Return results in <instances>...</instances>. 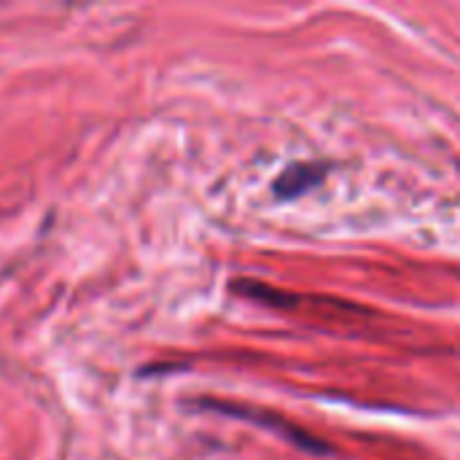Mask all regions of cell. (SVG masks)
<instances>
[{
    "label": "cell",
    "instance_id": "cell-2",
    "mask_svg": "<svg viewBox=\"0 0 460 460\" xmlns=\"http://www.w3.org/2000/svg\"><path fill=\"white\" fill-rule=\"evenodd\" d=\"M326 164L323 162H296V164H288L283 172H280V178L275 181V194L280 197V199H294V197H299V194H305V191H310V189H315L318 183H323V178H326Z\"/></svg>",
    "mask_w": 460,
    "mask_h": 460
},
{
    "label": "cell",
    "instance_id": "cell-1",
    "mask_svg": "<svg viewBox=\"0 0 460 460\" xmlns=\"http://www.w3.org/2000/svg\"><path fill=\"white\" fill-rule=\"evenodd\" d=\"M205 407H218V412H226V415H232V418H243V420H251V423L267 426V429H272L275 434H280L283 439H288L291 445H296V447H302V450H307V453H313V456H326V453H332V447H329L323 439H315L313 434H307V431H302V429L291 426L288 420H283V418H278V415H272V412L251 410V407L216 404V402H205Z\"/></svg>",
    "mask_w": 460,
    "mask_h": 460
}]
</instances>
